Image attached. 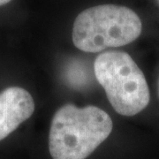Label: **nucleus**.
<instances>
[{
	"label": "nucleus",
	"mask_w": 159,
	"mask_h": 159,
	"mask_svg": "<svg viewBox=\"0 0 159 159\" xmlns=\"http://www.w3.org/2000/svg\"><path fill=\"white\" fill-rule=\"evenodd\" d=\"M113 123L102 109L66 104L55 113L49 134L53 159H86L111 134Z\"/></svg>",
	"instance_id": "f257e3e1"
},
{
	"label": "nucleus",
	"mask_w": 159,
	"mask_h": 159,
	"mask_svg": "<svg viewBox=\"0 0 159 159\" xmlns=\"http://www.w3.org/2000/svg\"><path fill=\"white\" fill-rule=\"evenodd\" d=\"M11 0H0V6H5L6 4H8L9 2H11Z\"/></svg>",
	"instance_id": "39448f33"
},
{
	"label": "nucleus",
	"mask_w": 159,
	"mask_h": 159,
	"mask_svg": "<svg viewBox=\"0 0 159 159\" xmlns=\"http://www.w3.org/2000/svg\"><path fill=\"white\" fill-rule=\"evenodd\" d=\"M158 92H159V89H158Z\"/></svg>",
	"instance_id": "423d86ee"
},
{
	"label": "nucleus",
	"mask_w": 159,
	"mask_h": 159,
	"mask_svg": "<svg viewBox=\"0 0 159 159\" xmlns=\"http://www.w3.org/2000/svg\"><path fill=\"white\" fill-rule=\"evenodd\" d=\"M140 17L132 9L117 5H101L82 11L73 28V42L85 52H99L136 40L142 33Z\"/></svg>",
	"instance_id": "f03ea898"
},
{
	"label": "nucleus",
	"mask_w": 159,
	"mask_h": 159,
	"mask_svg": "<svg viewBox=\"0 0 159 159\" xmlns=\"http://www.w3.org/2000/svg\"><path fill=\"white\" fill-rule=\"evenodd\" d=\"M95 75L109 102L120 115L130 117L148 106V83L140 67L123 51L101 53L94 63Z\"/></svg>",
	"instance_id": "7ed1b4c3"
},
{
	"label": "nucleus",
	"mask_w": 159,
	"mask_h": 159,
	"mask_svg": "<svg viewBox=\"0 0 159 159\" xmlns=\"http://www.w3.org/2000/svg\"><path fill=\"white\" fill-rule=\"evenodd\" d=\"M34 111L30 93L20 87H10L0 93V141L6 139L29 119Z\"/></svg>",
	"instance_id": "20e7f679"
}]
</instances>
